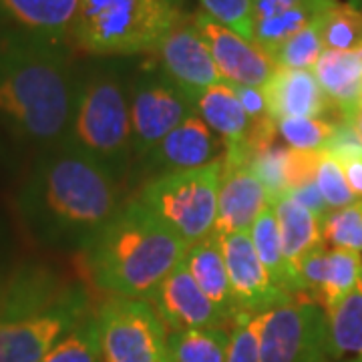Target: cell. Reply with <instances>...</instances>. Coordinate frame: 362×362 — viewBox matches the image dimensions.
<instances>
[{
  "label": "cell",
  "mask_w": 362,
  "mask_h": 362,
  "mask_svg": "<svg viewBox=\"0 0 362 362\" xmlns=\"http://www.w3.org/2000/svg\"><path fill=\"white\" fill-rule=\"evenodd\" d=\"M270 206L268 194L247 165V161L221 159V181L218 195L216 235L250 232L252 223Z\"/></svg>",
  "instance_id": "2e32d148"
},
{
  "label": "cell",
  "mask_w": 362,
  "mask_h": 362,
  "mask_svg": "<svg viewBox=\"0 0 362 362\" xmlns=\"http://www.w3.org/2000/svg\"><path fill=\"white\" fill-rule=\"evenodd\" d=\"M187 247L147 207L133 202L89 242L90 276L113 296L145 300L183 262Z\"/></svg>",
  "instance_id": "3957f363"
},
{
  "label": "cell",
  "mask_w": 362,
  "mask_h": 362,
  "mask_svg": "<svg viewBox=\"0 0 362 362\" xmlns=\"http://www.w3.org/2000/svg\"><path fill=\"white\" fill-rule=\"evenodd\" d=\"M145 300L156 308L168 332L187 328H214L233 322L204 294L183 262L175 270L169 272L165 280Z\"/></svg>",
  "instance_id": "4fadbf2b"
},
{
  "label": "cell",
  "mask_w": 362,
  "mask_h": 362,
  "mask_svg": "<svg viewBox=\"0 0 362 362\" xmlns=\"http://www.w3.org/2000/svg\"><path fill=\"white\" fill-rule=\"evenodd\" d=\"M328 356L334 362H362V280L326 310Z\"/></svg>",
  "instance_id": "d4e9b609"
},
{
  "label": "cell",
  "mask_w": 362,
  "mask_h": 362,
  "mask_svg": "<svg viewBox=\"0 0 362 362\" xmlns=\"http://www.w3.org/2000/svg\"><path fill=\"white\" fill-rule=\"evenodd\" d=\"M109 168L71 143L40 159L21 192L26 226L45 242H90L119 214Z\"/></svg>",
  "instance_id": "6da1fadb"
},
{
  "label": "cell",
  "mask_w": 362,
  "mask_h": 362,
  "mask_svg": "<svg viewBox=\"0 0 362 362\" xmlns=\"http://www.w3.org/2000/svg\"><path fill=\"white\" fill-rule=\"evenodd\" d=\"M69 143L107 168L125 156L131 145L129 103L117 77L95 75L81 87Z\"/></svg>",
  "instance_id": "8992f818"
},
{
  "label": "cell",
  "mask_w": 362,
  "mask_h": 362,
  "mask_svg": "<svg viewBox=\"0 0 362 362\" xmlns=\"http://www.w3.org/2000/svg\"><path fill=\"white\" fill-rule=\"evenodd\" d=\"M195 113L223 141V157L247 161L246 145L252 131V121L230 83L221 81L218 85L202 90L195 97Z\"/></svg>",
  "instance_id": "ffe728a7"
},
{
  "label": "cell",
  "mask_w": 362,
  "mask_h": 362,
  "mask_svg": "<svg viewBox=\"0 0 362 362\" xmlns=\"http://www.w3.org/2000/svg\"><path fill=\"white\" fill-rule=\"evenodd\" d=\"M156 52L169 81L185 90L194 103L202 90L223 81L207 42L195 26L194 16L181 14Z\"/></svg>",
  "instance_id": "8fae6325"
},
{
  "label": "cell",
  "mask_w": 362,
  "mask_h": 362,
  "mask_svg": "<svg viewBox=\"0 0 362 362\" xmlns=\"http://www.w3.org/2000/svg\"><path fill=\"white\" fill-rule=\"evenodd\" d=\"M183 264L189 270V274L194 276L197 286L204 290V294L233 320L240 312H238V306L233 302L232 286H230V276H228V266H226V258H223L220 235L211 233L206 240L187 247Z\"/></svg>",
  "instance_id": "7402d4cb"
},
{
  "label": "cell",
  "mask_w": 362,
  "mask_h": 362,
  "mask_svg": "<svg viewBox=\"0 0 362 362\" xmlns=\"http://www.w3.org/2000/svg\"><path fill=\"white\" fill-rule=\"evenodd\" d=\"M195 26L207 42L221 78L230 85L264 87L276 63L256 42H250L228 26L216 23L206 13L194 14Z\"/></svg>",
  "instance_id": "5bb4252c"
},
{
  "label": "cell",
  "mask_w": 362,
  "mask_h": 362,
  "mask_svg": "<svg viewBox=\"0 0 362 362\" xmlns=\"http://www.w3.org/2000/svg\"><path fill=\"white\" fill-rule=\"evenodd\" d=\"M312 73L340 115L362 101V47L354 51H324Z\"/></svg>",
  "instance_id": "603a6c76"
},
{
  "label": "cell",
  "mask_w": 362,
  "mask_h": 362,
  "mask_svg": "<svg viewBox=\"0 0 362 362\" xmlns=\"http://www.w3.org/2000/svg\"><path fill=\"white\" fill-rule=\"evenodd\" d=\"M316 185L322 194L326 206L330 207V211L342 209V207L356 202V197L350 192L338 159L328 149H322V159H320L318 173H316Z\"/></svg>",
  "instance_id": "e575fe53"
},
{
  "label": "cell",
  "mask_w": 362,
  "mask_h": 362,
  "mask_svg": "<svg viewBox=\"0 0 362 362\" xmlns=\"http://www.w3.org/2000/svg\"><path fill=\"white\" fill-rule=\"evenodd\" d=\"M220 242L238 312L262 314L294 298L288 296L272 282L270 274L266 272L252 244L250 232L223 233L220 235Z\"/></svg>",
  "instance_id": "7c38bea8"
},
{
  "label": "cell",
  "mask_w": 362,
  "mask_h": 362,
  "mask_svg": "<svg viewBox=\"0 0 362 362\" xmlns=\"http://www.w3.org/2000/svg\"><path fill=\"white\" fill-rule=\"evenodd\" d=\"M352 4H354V6H358V8H362V0H352Z\"/></svg>",
  "instance_id": "60d3db41"
},
{
  "label": "cell",
  "mask_w": 362,
  "mask_h": 362,
  "mask_svg": "<svg viewBox=\"0 0 362 362\" xmlns=\"http://www.w3.org/2000/svg\"><path fill=\"white\" fill-rule=\"evenodd\" d=\"M302 296L316 302L324 310L332 308L350 294L362 278V254L320 246L298 266Z\"/></svg>",
  "instance_id": "9a60e30c"
},
{
  "label": "cell",
  "mask_w": 362,
  "mask_h": 362,
  "mask_svg": "<svg viewBox=\"0 0 362 362\" xmlns=\"http://www.w3.org/2000/svg\"><path fill=\"white\" fill-rule=\"evenodd\" d=\"M77 89L59 47L25 35L0 39V117L40 145L71 131Z\"/></svg>",
  "instance_id": "7a4b0ae2"
},
{
  "label": "cell",
  "mask_w": 362,
  "mask_h": 362,
  "mask_svg": "<svg viewBox=\"0 0 362 362\" xmlns=\"http://www.w3.org/2000/svg\"><path fill=\"white\" fill-rule=\"evenodd\" d=\"M250 238H252V244L256 247L259 259H262L266 272L270 274L276 288H280L288 296H302L300 278L296 272L292 270V266L288 264L284 250H282V240H280V230H278L274 207L268 206L259 214L258 220L250 228Z\"/></svg>",
  "instance_id": "484cf974"
},
{
  "label": "cell",
  "mask_w": 362,
  "mask_h": 362,
  "mask_svg": "<svg viewBox=\"0 0 362 362\" xmlns=\"http://www.w3.org/2000/svg\"><path fill=\"white\" fill-rule=\"evenodd\" d=\"M262 90L266 97L268 115L276 123L286 117H310V119L337 121L330 115H338L342 119L340 111L326 97L312 71L276 66Z\"/></svg>",
  "instance_id": "e0dca14e"
},
{
  "label": "cell",
  "mask_w": 362,
  "mask_h": 362,
  "mask_svg": "<svg viewBox=\"0 0 362 362\" xmlns=\"http://www.w3.org/2000/svg\"><path fill=\"white\" fill-rule=\"evenodd\" d=\"M361 280H362V278H361Z\"/></svg>",
  "instance_id": "b9f144b4"
},
{
  "label": "cell",
  "mask_w": 362,
  "mask_h": 362,
  "mask_svg": "<svg viewBox=\"0 0 362 362\" xmlns=\"http://www.w3.org/2000/svg\"><path fill=\"white\" fill-rule=\"evenodd\" d=\"M195 113L194 99L169 78H147L129 103L131 143L137 153H151L183 119Z\"/></svg>",
  "instance_id": "30bf717a"
},
{
  "label": "cell",
  "mask_w": 362,
  "mask_h": 362,
  "mask_svg": "<svg viewBox=\"0 0 362 362\" xmlns=\"http://www.w3.org/2000/svg\"><path fill=\"white\" fill-rule=\"evenodd\" d=\"M81 0H0V14L18 26V35L61 47L71 40Z\"/></svg>",
  "instance_id": "d6986e66"
},
{
  "label": "cell",
  "mask_w": 362,
  "mask_h": 362,
  "mask_svg": "<svg viewBox=\"0 0 362 362\" xmlns=\"http://www.w3.org/2000/svg\"><path fill=\"white\" fill-rule=\"evenodd\" d=\"M259 326L262 314L240 312L233 318L226 362H259Z\"/></svg>",
  "instance_id": "836d02e7"
},
{
  "label": "cell",
  "mask_w": 362,
  "mask_h": 362,
  "mask_svg": "<svg viewBox=\"0 0 362 362\" xmlns=\"http://www.w3.org/2000/svg\"><path fill=\"white\" fill-rule=\"evenodd\" d=\"M320 159H322V149L310 151V149L288 147V156H286V187H288V192L316 183Z\"/></svg>",
  "instance_id": "d590c367"
},
{
  "label": "cell",
  "mask_w": 362,
  "mask_h": 362,
  "mask_svg": "<svg viewBox=\"0 0 362 362\" xmlns=\"http://www.w3.org/2000/svg\"><path fill=\"white\" fill-rule=\"evenodd\" d=\"M232 87L235 90V95H238V99L244 105L252 125L262 121V119H266V117H270L262 87H242V85H232Z\"/></svg>",
  "instance_id": "74e56055"
},
{
  "label": "cell",
  "mask_w": 362,
  "mask_h": 362,
  "mask_svg": "<svg viewBox=\"0 0 362 362\" xmlns=\"http://www.w3.org/2000/svg\"><path fill=\"white\" fill-rule=\"evenodd\" d=\"M40 362H101L97 318L81 320Z\"/></svg>",
  "instance_id": "83f0119b"
},
{
  "label": "cell",
  "mask_w": 362,
  "mask_h": 362,
  "mask_svg": "<svg viewBox=\"0 0 362 362\" xmlns=\"http://www.w3.org/2000/svg\"><path fill=\"white\" fill-rule=\"evenodd\" d=\"M342 121L349 125L352 133L358 137V141L362 143V103H358L356 107H352L350 111H346L342 115Z\"/></svg>",
  "instance_id": "ab89813d"
},
{
  "label": "cell",
  "mask_w": 362,
  "mask_h": 362,
  "mask_svg": "<svg viewBox=\"0 0 362 362\" xmlns=\"http://www.w3.org/2000/svg\"><path fill=\"white\" fill-rule=\"evenodd\" d=\"M322 52V37H320V26H318V18H316L314 23L304 26L302 30H298L296 35H292L290 39L284 40L274 51L272 61L276 63V66H284V69L312 71Z\"/></svg>",
  "instance_id": "f1b7e54d"
},
{
  "label": "cell",
  "mask_w": 362,
  "mask_h": 362,
  "mask_svg": "<svg viewBox=\"0 0 362 362\" xmlns=\"http://www.w3.org/2000/svg\"><path fill=\"white\" fill-rule=\"evenodd\" d=\"M286 156L288 147L282 145H270L262 151H256L247 157V165L256 173V177L262 181L270 206L280 199L282 195L288 194L286 187Z\"/></svg>",
  "instance_id": "1f68e13d"
},
{
  "label": "cell",
  "mask_w": 362,
  "mask_h": 362,
  "mask_svg": "<svg viewBox=\"0 0 362 362\" xmlns=\"http://www.w3.org/2000/svg\"><path fill=\"white\" fill-rule=\"evenodd\" d=\"M259 362H330L326 310L308 298H290L262 312Z\"/></svg>",
  "instance_id": "ba28073f"
},
{
  "label": "cell",
  "mask_w": 362,
  "mask_h": 362,
  "mask_svg": "<svg viewBox=\"0 0 362 362\" xmlns=\"http://www.w3.org/2000/svg\"><path fill=\"white\" fill-rule=\"evenodd\" d=\"M338 0H252L254 40L262 51H274L298 30L314 23Z\"/></svg>",
  "instance_id": "44dd1931"
},
{
  "label": "cell",
  "mask_w": 362,
  "mask_h": 362,
  "mask_svg": "<svg viewBox=\"0 0 362 362\" xmlns=\"http://www.w3.org/2000/svg\"><path fill=\"white\" fill-rule=\"evenodd\" d=\"M324 246L362 254V199L330 211L320 223Z\"/></svg>",
  "instance_id": "f546056e"
},
{
  "label": "cell",
  "mask_w": 362,
  "mask_h": 362,
  "mask_svg": "<svg viewBox=\"0 0 362 362\" xmlns=\"http://www.w3.org/2000/svg\"><path fill=\"white\" fill-rule=\"evenodd\" d=\"M95 318L101 362H171L168 328L147 300L111 298Z\"/></svg>",
  "instance_id": "52a82bcc"
},
{
  "label": "cell",
  "mask_w": 362,
  "mask_h": 362,
  "mask_svg": "<svg viewBox=\"0 0 362 362\" xmlns=\"http://www.w3.org/2000/svg\"><path fill=\"white\" fill-rule=\"evenodd\" d=\"M338 121L310 119V117H286L278 121V135L292 149H326L334 137Z\"/></svg>",
  "instance_id": "4dcf8cb0"
},
{
  "label": "cell",
  "mask_w": 362,
  "mask_h": 362,
  "mask_svg": "<svg viewBox=\"0 0 362 362\" xmlns=\"http://www.w3.org/2000/svg\"><path fill=\"white\" fill-rule=\"evenodd\" d=\"M181 14L180 0H81L71 40L97 57L153 52Z\"/></svg>",
  "instance_id": "277c9868"
},
{
  "label": "cell",
  "mask_w": 362,
  "mask_h": 362,
  "mask_svg": "<svg viewBox=\"0 0 362 362\" xmlns=\"http://www.w3.org/2000/svg\"><path fill=\"white\" fill-rule=\"evenodd\" d=\"M288 195L294 197L300 206L308 207L312 214L320 220V223L330 214V207L326 206V202H324L322 194H320V189H318L316 183L306 185V187H300V189H294V192H288Z\"/></svg>",
  "instance_id": "f35d334b"
},
{
  "label": "cell",
  "mask_w": 362,
  "mask_h": 362,
  "mask_svg": "<svg viewBox=\"0 0 362 362\" xmlns=\"http://www.w3.org/2000/svg\"><path fill=\"white\" fill-rule=\"evenodd\" d=\"M202 13L228 26L250 42L254 40V6L252 0H199Z\"/></svg>",
  "instance_id": "d6a6232c"
},
{
  "label": "cell",
  "mask_w": 362,
  "mask_h": 362,
  "mask_svg": "<svg viewBox=\"0 0 362 362\" xmlns=\"http://www.w3.org/2000/svg\"><path fill=\"white\" fill-rule=\"evenodd\" d=\"M220 181L221 159L204 168L161 173L143 189L137 202L187 246H194L214 233Z\"/></svg>",
  "instance_id": "5b68a950"
},
{
  "label": "cell",
  "mask_w": 362,
  "mask_h": 362,
  "mask_svg": "<svg viewBox=\"0 0 362 362\" xmlns=\"http://www.w3.org/2000/svg\"><path fill=\"white\" fill-rule=\"evenodd\" d=\"M223 141L207 127L206 121L197 113L183 119L151 151L153 163L163 169V173L204 168L223 159Z\"/></svg>",
  "instance_id": "ac0fdd59"
},
{
  "label": "cell",
  "mask_w": 362,
  "mask_h": 362,
  "mask_svg": "<svg viewBox=\"0 0 362 362\" xmlns=\"http://www.w3.org/2000/svg\"><path fill=\"white\" fill-rule=\"evenodd\" d=\"M272 207H274V214L278 220L284 256L288 264L292 266V270L298 274L300 262L310 252H314L316 247L324 246L320 220L312 214L308 207L300 206L296 199L288 194L282 195L280 199H276Z\"/></svg>",
  "instance_id": "cb8c5ba5"
},
{
  "label": "cell",
  "mask_w": 362,
  "mask_h": 362,
  "mask_svg": "<svg viewBox=\"0 0 362 362\" xmlns=\"http://www.w3.org/2000/svg\"><path fill=\"white\" fill-rule=\"evenodd\" d=\"M168 349L171 362H226L230 330L223 326L173 330L168 334Z\"/></svg>",
  "instance_id": "4316f807"
},
{
  "label": "cell",
  "mask_w": 362,
  "mask_h": 362,
  "mask_svg": "<svg viewBox=\"0 0 362 362\" xmlns=\"http://www.w3.org/2000/svg\"><path fill=\"white\" fill-rule=\"evenodd\" d=\"M330 153L338 159L352 195L356 199H362V149H358V151H340V153L330 151Z\"/></svg>",
  "instance_id": "8d00e7d4"
},
{
  "label": "cell",
  "mask_w": 362,
  "mask_h": 362,
  "mask_svg": "<svg viewBox=\"0 0 362 362\" xmlns=\"http://www.w3.org/2000/svg\"><path fill=\"white\" fill-rule=\"evenodd\" d=\"M81 316L83 304L73 294L49 308L0 312V362H40Z\"/></svg>",
  "instance_id": "9c48e42d"
}]
</instances>
